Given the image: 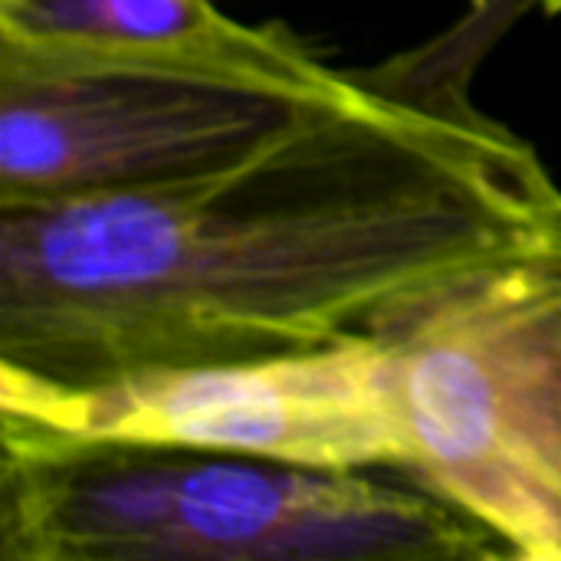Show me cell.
Returning a JSON list of instances; mask_svg holds the SVG:
<instances>
[{
    "mask_svg": "<svg viewBox=\"0 0 561 561\" xmlns=\"http://www.w3.org/2000/svg\"><path fill=\"white\" fill-rule=\"evenodd\" d=\"M404 467L510 561H561V260L447 276L388 306Z\"/></svg>",
    "mask_w": 561,
    "mask_h": 561,
    "instance_id": "obj_3",
    "label": "cell"
},
{
    "mask_svg": "<svg viewBox=\"0 0 561 561\" xmlns=\"http://www.w3.org/2000/svg\"><path fill=\"white\" fill-rule=\"evenodd\" d=\"M0 43L49 53H154L266 59L302 46L276 23H247L214 0H0Z\"/></svg>",
    "mask_w": 561,
    "mask_h": 561,
    "instance_id": "obj_6",
    "label": "cell"
},
{
    "mask_svg": "<svg viewBox=\"0 0 561 561\" xmlns=\"http://www.w3.org/2000/svg\"><path fill=\"white\" fill-rule=\"evenodd\" d=\"M0 440L181 447L352 473L404 467L388 355L371 332L82 385L0 368Z\"/></svg>",
    "mask_w": 561,
    "mask_h": 561,
    "instance_id": "obj_5",
    "label": "cell"
},
{
    "mask_svg": "<svg viewBox=\"0 0 561 561\" xmlns=\"http://www.w3.org/2000/svg\"><path fill=\"white\" fill-rule=\"evenodd\" d=\"M549 13H561V0H539Z\"/></svg>",
    "mask_w": 561,
    "mask_h": 561,
    "instance_id": "obj_7",
    "label": "cell"
},
{
    "mask_svg": "<svg viewBox=\"0 0 561 561\" xmlns=\"http://www.w3.org/2000/svg\"><path fill=\"white\" fill-rule=\"evenodd\" d=\"M362 79L309 43L266 59L0 43V204L145 191L217 171L355 95Z\"/></svg>",
    "mask_w": 561,
    "mask_h": 561,
    "instance_id": "obj_4",
    "label": "cell"
},
{
    "mask_svg": "<svg viewBox=\"0 0 561 561\" xmlns=\"http://www.w3.org/2000/svg\"><path fill=\"white\" fill-rule=\"evenodd\" d=\"M561 260V184L444 53L161 187L0 204V368L102 381L302 352L510 260Z\"/></svg>",
    "mask_w": 561,
    "mask_h": 561,
    "instance_id": "obj_1",
    "label": "cell"
},
{
    "mask_svg": "<svg viewBox=\"0 0 561 561\" xmlns=\"http://www.w3.org/2000/svg\"><path fill=\"white\" fill-rule=\"evenodd\" d=\"M3 561H510L421 486L141 444L0 440Z\"/></svg>",
    "mask_w": 561,
    "mask_h": 561,
    "instance_id": "obj_2",
    "label": "cell"
}]
</instances>
